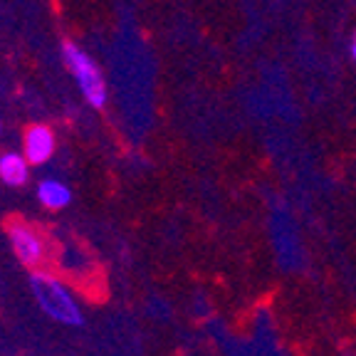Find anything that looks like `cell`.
Wrapping results in <instances>:
<instances>
[{
    "mask_svg": "<svg viewBox=\"0 0 356 356\" xmlns=\"http://www.w3.org/2000/svg\"><path fill=\"white\" fill-rule=\"evenodd\" d=\"M55 131L44 124H33V127L25 131V141H22V149H25V159H28L33 166H42L52 159L55 154Z\"/></svg>",
    "mask_w": 356,
    "mask_h": 356,
    "instance_id": "4",
    "label": "cell"
},
{
    "mask_svg": "<svg viewBox=\"0 0 356 356\" xmlns=\"http://www.w3.org/2000/svg\"><path fill=\"white\" fill-rule=\"evenodd\" d=\"M38 198L44 208H50V211H60V208L70 206V200H72V191L67 188L65 184H60V181L47 178V181H42V184L38 186Z\"/></svg>",
    "mask_w": 356,
    "mask_h": 356,
    "instance_id": "6",
    "label": "cell"
},
{
    "mask_svg": "<svg viewBox=\"0 0 356 356\" xmlns=\"http://www.w3.org/2000/svg\"><path fill=\"white\" fill-rule=\"evenodd\" d=\"M351 57H354V62H356V33H354V40H351Z\"/></svg>",
    "mask_w": 356,
    "mask_h": 356,
    "instance_id": "7",
    "label": "cell"
},
{
    "mask_svg": "<svg viewBox=\"0 0 356 356\" xmlns=\"http://www.w3.org/2000/svg\"><path fill=\"white\" fill-rule=\"evenodd\" d=\"M8 235H10L13 250L20 257L22 265H28V267L42 265L44 255H47V248H44V238L33 225H28L25 220H10Z\"/></svg>",
    "mask_w": 356,
    "mask_h": 356,
    "instance_id": "3",
    "label": "cell"
},
{
    "mask_svg": "<svg viewBox=\"0 0 356 356\" xmlns=\"http://www.w3.org/2000/svg\"><path fill=\"white\" fill-rule=\"evenodd\" d=\"M33 163L25 159V154H3L0 156V181L6 186H22L30 176Z\"/></svg>",
    "mask_w": 356,
    "mask_h": 356,
    "instance_id": "5",
    "label": "cell"
},
{
    "mask_svg": "<svg viewBox=\"0 0 356 356\" xmlns=\"http://www.w3.org/2000/svg\"><path fill=\"white\" fill-rule=\"evenodd\" d=\"M62 60H65L67 70L77 82L84 99L95 109H102L106 104V82L102 77V70L97 67V62L74 42L62 44Z\"/></svg>",
    "mask_w": 356,
    "mask_h": 356,
    "instance_id": "2",
    "label": "cell"
},
{
    "mask_svg": "<svg viewBox=\"0 0 356 356\" xmlns=\"http://www.w3.org/2000/svg\"><path fill=\"white\" fill-rule=\"evenodd\" d=\"M30 289L33 297L38 300L40 309L52 317L55 322L67 324V327H79L82 324V309H79L77 300L72 297V292L55 277L47 273H35L30 277Z\"/></svg>",
    "mask_w": 356,
    "mask_h": 356,
    "instance_id": "1",
    "label": "cell"
}]
</instances>
